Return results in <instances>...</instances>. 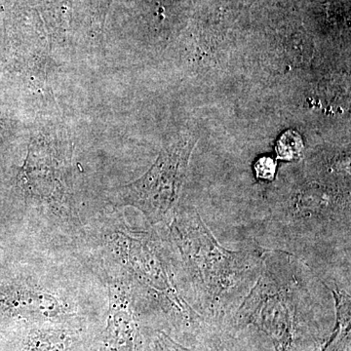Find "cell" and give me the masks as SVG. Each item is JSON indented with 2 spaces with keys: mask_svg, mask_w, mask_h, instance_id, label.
I'll return each instance as SVG.
<instances>
[{
  "mask_svg": "<svg viewBox=\"0 0 351 351\" xmlns=\"http://www.w3.org/2000/svg\"><path fill=\"white\" fill-rule=\"evenodd\" d=\"M104 255L103 271L119 274L135 295L147 297L176 326L200 327L203 317L193 306L191 290L169 241L156 232H136L123 219L101 223L98 232Z\"/></svg>",
  "mask_w": 351,
  "mask_h": 351,
  "instance_id": "2",
  "label": "cell"
},
{
  "mask_svg": "<svg viewBox=\"0 0 351 351\" xmlns=\"http://www.w3.org/2000/svg\"><path fill=\"white\" fill-rule=\"evenodd\" d=\"M149 348L151 351H223L218 345H215V343H203L188 348L171 338L162 330H156L152 332L149 338Z\"/></svg>",
  "mask_w": 351,
  "mask_h": 351,
  "instance_id": "9",
  "label": "cell"
},
{
  "mask_svg": "<svg viewBox=\"0 0 351 351\" xmlns=\"http://www.w3.org/2000/svg\"><path fill=\"white\" fill-rule=\"evenodd\" d=\"M167 228L193 306L203 319L219 324L243 301L246 289L257 279L265 251L228 250L191 208H177Z\"/></svg>",
  "mask_w": 351,
  "mask_h": 351,
  "instance_id": "1",
  "label": "cell"
},
{
  "mask_svg": "<svg viewBox=\"0 0 351 351\" xmlns=\"http://www.w3.org/2000/svg\"><path fill=\"white\" fill-rule=\"evenodd\" d=\"M103 325L84 319L18 327L15 351H97Z\"/></svg>",
  "mask_w": 351,
  "mask_h": 351,
  "instance_id": "7",
  "label": "cell"
},
{
  "mask_svg": "<svg viewBox=\"0 0 351 351\" xmlns=\"http://www.w3.org/2000/svg\"><path fill=\"white\" fill-rule=\"evenodd\" d=\"M108 306L97 351H144L136 313V295L128 281L117 274H105Z\"/></svg>",
  "mask_w": 351,
  "mask_h": 351,
  "instance_id": "6",
  "label": "cell"
},
{
  "mask_svg": "<svg viewBox=\"0 0 351 351\" xmlns=\"http://www.w3.org/2000/svg\"><path fill=\"white\" fill-rule=\"evenodd\" d=\"M196 141L184 135L164 147L147 173L112 189L108 199L117 206L136 208L152 226H167L177 210Z\"/></svg>",
  "mask_w": 351,
  "mask_h": 351,
  "instance_id": "4",
  "label": "cell"
},
{
  "mask_svg": "<svg viewBox=\"0 0 351 351\" xmlns=\"http://www.w3.org/2000/svg\"><path fill=\"white\" fill-rule=\"evenodd\" d=\"M0 311L23 325L89 319L75 302L34 281H19L0 287Z\"/></svg>",
  "mask_w": 351,
  "mask_h": 351,
  "instance_id": "5",
  "label": "cell"
},
{
  "mask_svg": "<svg viewBox=\"0 0 351 351\" xmlns=\"http://www.w3.org/2000/svg\"><path fill=\"white\" fill-rule=\"evenodd\" d=\"M276 151L277 157L281 160H297L304 152V142L301 135L295 131H286L277 141Z\"/></svg>",
  "mask_w": 351,
  "mask_h": 351,
  "instance_id": "10",
  "label": "cell"
},
{
  "mask_svg": "<svg viewBox=\"0 0 351 351\" xmlns=\"http://www.w3.org/2000/svg\"><path fill=\"white\" fill-rule=\"evenodd\" d=\"M256 176L263 181H272L276 178L277 164L271 157L263 156L254 165Z\"/></svg>",
  "mask_w": 351,
  "mask_h": 351,
  "instance_id": "11",
  "label": "cell"
},
{
  "mask_svg": "<svg viewBox=\"0 0 351 351\" xmlns=\"http://www.w3.org/2000/svg\"><path fill=\"white\" fill-rule=\"evenodd\" d=\"M308 274L294 256L265 252L256 283L232 317L237 328L265 332L276 351H299L311 304Z\"/></svg>",
  "mask_w": 351,
  "mask_h": 351,
  "instance_id": "3",
  "label": "cell"
},
{
  "mask_svg": "<svg viewBox=\"0 0 351 351\" xmlns=\"http://www.w3.org/2000/svg\"><path fill=\"white\" fill-rule=\"evenodd\" d=\"M336 306V324L332 335L320 351H350L351 299L350 295L331 289Z\"/></svg>",
  "mask_w": 351,
  "mask_h": 351,
  "instance_id": "8",
  "label": "cell"
}]
</instances>
